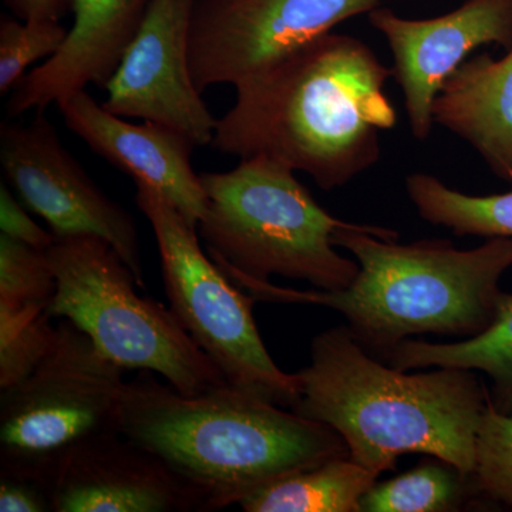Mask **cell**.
Wrapping results in <instances>:
<instances>
[{"mask_svg": "<svg viewBox=\"0 0 512 512\" xmlns=\"http://www.w3.org/2000/svg\"><path fill=\"white\" fill-rule=\"evenodd\" d=\"M20 20H60L72 10V0H5Z\"/></svg>", "mask_w": 512, "mask_h": 512, "instance_id": "obj_27", "label": "cell"}, {"mask_svg": "<svg viewBox=\"0 0 512 512\" xmlns=\"http://www.w3.org/2000/svg\"><path fill=\"white\" fill-rule=\"evenodd\" d=\"M0 165L23 204L45 220L56 238L104 239L130 266L140 289L146 288L136 222L63 147L45 110H37L26 126L2 124Z\"/></svg>", "mask_w": 512, "mask_h": 512, "instance_id": "obj_10", "label": "cell"}, {"mask_svg": "<svg viewBox=\"0 0 512 512\" xmlns=\"http://www.w3.org/2000/svg\"><path fill=\"white\" fill-rule=\"evenodd\" d=\"M399 232L360 224L339 229L333 244L359 264L355 281L342 291H296L271 281L244 279L255 301L303 303L345 316L360 345L384 356L413 336L476 338L493 323L512 268V238H488L474 249H457L448 239L399 244Z\"/></svg>", "mask_w": 512, "mask_h": 512, "instance_id": "obj_3", "label": "cell"}, {"mask_svg": "<svg viewBox=\"0 0 512 512\" xmlns=\"http://www.w3.org/2000/svg\"><path fill=\"white\" fill-rule=\"evenodd\" d=\"M478 494L471 476L434 457L384 483H376L362 500V512L460 511L468 495Z\"/></svg>", "mask_w": 512, "mask_h": 512, "instance_id": "obj_20", "label": "cell"}, {"mask_svg": "<svg viewBox=\"0 0 512 512\" xmlns=\"http://www.w3.org/2000/svg\"><path fill=\"white\" fill-rule=\"evenodd\" d=\"M393 57L392 77L402 89L404 109L416 140L433 131V106L444 82L478 47H512V0H466L430 19H407L387 8L367 13Z\"/></svg>", "mask_w": 512, "mask_h": 512, "instance_id": "obj_12", "label": "cell"}, {"mask_svg": "<svg viewBox=\"0 0 512 512\" xmlns=\"http://www.w3.org/2000/svg\"><path fill=\"white\" fill-rule=\"evenodd\" d=\"M47 254L57 279L47 312L73 322L111 362L158 373L185 396L229 386L170 306L138 295L136 276L109 242L56 238Z\"/></svg>", "mask_w": 512, "mask_h": 512, "instance_id": "obj_6", "label": "cell"}, {"mask_svg": "<svg viewBox=\"0 0 512 512\" xmlns=\"http://www.w3.org/2000/svg\"><path fill=\"white\" fill-rule=\"evenodd\" d=\"M53 512L50 484L42 478L0 470V512Z\"/></svg>", "mask_w": 512, "mask_h": 512, "instance_id": "obj_25", "label": "cell"}, {"mask_svg": "<svg viewBox=\"0 0 512 512\" xmlns=\"http://www.w3.org/2000/svg\"><path fill=\"white\" fill-rule=\"evenodd\" d=\"M406 191L424 221L457 237L512 238V190L468 195L434 175L413 173L406 178Z\"/></svg>", "mask_w": 512, "mask_h": 512, "instance_id": "obj_19", "label": "cell"}, {"mask_svg": "<svg viewBox=\"0 0 512 512\" xmlns=\"http://www.w3.org/2000/svg\"><path fill=\"white\" fill-rule=\"evenodd\" d=\"M390 77L363 40L328 33L238 84L211 147L269 158L325 191L345 187L377 164L380 133L396 127Z\"/></svg>", "mask_w": 512, "mask_h": 512, "instance_id": "obj_1", "label": "cell"}, {"mask_svg": "<svg viewBox=\"0 0 512 512\" xmlns=\"http://www.w3.org/2000/svg\"><path fill=\"white\" fill-rule=\"evenodd\" d=\"M64 123L94 154L163 194L197 227L207 210L201 174L192 168L194 144L160 124L128 123L80 90L57 103Z\"/></svg>", "mask_w": 512, "mask_h": 512, "instance_id": "obj_14", "label": "cell"}, {"mask_svg": "<svg viewBox=\"0 0 512 512\" xmlns=\"http://www.w3.org/2000/svg\"><path fill=\"white\" fill-rule=\"evenodd\" d=\"M150 0H72L74 22L55 56L26 74L6 104L9 117L46 110L89 84L104 87L136 36Z\"/></svg>", "mask_w": 512, "mask_h": 512, "instance_id": "obj_15", "label": "cell"}, {"mask_svg": "<svg viewBox=\"0 0 512 512\" xmlns=\"http://www.w3.org/2000/svg\"><path fill=\"white\" fill-rule=\"evenodd\" d=\"M292 412L345 440L349 457L380 476L403 454L440 458L473 476L478 426L490 393L474 370L407 373L367 352L348 325L312 340Z\"/></svg>", "mask_w": 512, "mask_h": 512, "instance_id": "obj_2", "label": "cell"}, {"mask_svg": "<svg viewBox=\"0 0 512 512\" xmlns=\"http://www.w3.org/2000/svg\"><path fill=\"white\" fill-rule=\"evenodd\" d=\"M57 279L43 249L0 234V302L9 305H49Z\"/></svg>", "mask_w": 512, "mask_h": 512, "instance_id": "obj_24", "label": "cell"}, {"mask_svg": "<svg viewBox=\"0 0 512 512\" xmlns=\"http://www.w3.org/2000/svg\"><path fill=\"white\" fill-rule=\"evenodd\" d=\"M120 433L184 481L200 512L239 505L279 478L349 456L335 430L227 386L185 396L141 370L127 382Z\"/></svg>", "mask_w": 512, "mask_h": 512, "instance_id": "obj_4", "label": "cell"}, {"mask_svg": "<svg viewBox=\"0 0 512 512\" xmlns=\"http://www.w3.org/2000/svg\"><path fill=\"white\" fill-rule=\"evenodd\" d=\"M373 471L349 456L274 481L239 503L245 512H362V500L376 484Z\"/></svg>", "mask_w": 512, "mask_h": 512, "instance_id": "obj_18", "label": "cell"}, {"mask_svg": "<svg viewBox=\"0 0 512 512\" xmlns=\"http://www.w3.org/2000/svg\"><path fill=\"white\" fill-rule=\"evenodd\" d=\"M50 491L53 512H200L184 481L121 433L73 450L53 474Z\"/></svg>", "mask_w": 512, "mask_h": 512, "instance_id": "obj_13", "label": "cell"}, {"mask_svg": "<svg viewBox=\"0 0 512 512\" xmlns=\"http://www.w3.org/2000/svg\"><path fill=\"white\" fill-rule=\"evenodd\" d=\"M46 305L0 302V392L26 379L49 355L57 325Z\"/></svg>", "mask_w": 512, "mask_h": 512, "instance_id": "obj_21", "label": "cell"}, {"mask_svg": "<svg viewBox=\"0 0 512 512\" xmlns=\"http://www.w3.org/2000/svg\"><path fill=\"white\" fill-rule=\"evenodd\" d=\"M477 493L512 508V414L498 412L488 397L476 440Z\"/></svg>", "mask_w": 512, "mask_h": 512, "instance_id": "obj_23", "label": "cell"}, {"mask_svg": "<svg viewBox=\"0 0 512 512\" xmlns=\"http://www.w3.org/2000/svg\"><path fill=\"white\" fill-rule=\"evenodd\" d=\"M136 184V204L156 237L165 293L175 318L229 386L281 407L298 399L296 375L279 369L252 315L255 298L202 251L197 227L156 188Z\"/></svg>", "mask_w": 512, "mask_h": 512, "instance_id": "obj_7", "label": "cell"}, {"mask_svg": "<svg viewBox=\"0 0 512 512\" xmlns=\"http://www.w3.org/2000/svg\"><path fill=\"white\" fill-rule=\"evenodd\" d=\"M126 370L67 319L49 355L0 392V470L50 484L60 463L87 441L120 433Z\"/></svg>", "mask_w": 512, "mask_h": 512, "instance_id": "obj_8", "label": "cell"}, {"mask_svg": "<svg viewBox=\"0 0 512 512\" xmlns=\"http://www.w3.org/2000/svg\"><path fill=\"white\" fill-rule=\"evenodd\" d=\"M0 231L16 241L43 251H47L56 241L52 231H46L30 218L28 211L16 200L5 183L0 187Z\"/></svg>", "mask_w": 512, "mask_h": 512, "instance_id": "obj_26", "label": "cell"}, {"mask_svg": "<svg viewBox=\"0 0 512 512\" xmlns=\"http://www.w3.org/2000/svg\"><path fill=\"white\" fill-rule=\"evenodd\" d=\"M69 29L59 20H13L0 23V93L5 96L15 89L30 64L55 56L66 42Z\"/></svg>", "mask_w": 512, "mask_h": 512, "instance_id": "obj_22", "label": "cell"}, {"mask_svg": "<svg viewBox=\"0 0 512 512\" xmlns=\"http://www.w3.org/2000/svg\"><path fill=\"white\" fill-rule=\"evenodd\" d=\"M201 181L207 210L198 235L231 281L282 276L329 292L355 281L359 264L336 251L333 235L360 224L320 207L292 168L266 157L242 158L234 170L204 173Z\"/></svg>", "mask_w": 512, "mask_h": 512, "instance_id": "obj_5", "label": "cell"}, {"mask_svg": "<svg viewBox=\"0 0 512 512\" xmlns=\"http://www.w3.org/2000/svg\"><path fill=\"white\" fill-rule=\"evenodd\" d=\"M194 0H150L136 36L104 89V109L160 124L211 146L218 119L192 80L188 32Z\"/></svg>", "mask_w": 512, "mask_h": 512, "instance_id": "obj_11", "label": "cell"}, {"mask_svg": "<svg viewBox=\"0 0 512 512\" xmlns=\"http://www.w3.org/2000/svg\"><path fill=\"white\" fill-rule=\"evenodd\" d=\"M380 0H194L188 63L204 93L238 84L291 55Z\"/></svg>", "mask_w": 512, "mask_h": 512, "instance_id": "obj_9", "label": "cell"}, {"mask_svg": "<svg viewBox=\"0 0 512 512\" xmlns=\"http://www.w3.org/2000/svg\"><path fill=\"white\" fill-rule=\"evenodd\" d=\"M433 117L512 184V47L500 59L467 57L437 94Z\"/></svg>", "mask_w": 512, "mask_h": 512, "instance_id": "obj_16", "label": "cell"}, {"mask_svg": "<svg viewBox=\"0 0 512 512\" xmlns=\"http://www.w3.org/2000/svg\"><path fill=\"white\" fill-rule=\"evenodd\" d=\"M383 362L407 372L430 367L480 370L493 382L490 400L495 409L512 414V293H501L493 323L476 338L454 343L406 339Z\"/></svg>", "mask_w": 512, "mask_h": 512, "instance_id": "obj_17", "label": "cell"}]
</instances>
